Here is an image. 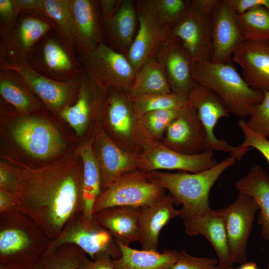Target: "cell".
Wrapping results in <instances>:
<instances>
[{
    "label": "cell",
    "mask_w": 269,
    "mask_h": 269,
    "mask_svg": "<svg viewBox=\"0 0 269 269\" xmlns=\"http://www.w3.org/2000/svg\"><path fill=\"white\" fill-rule=\"evenodd\" d=\"M74 157L42 167H12L16 204L50 238H57L78 208L83 173Z\"/></svg>",
    "instance_id": "1"
},
{
    "label": "cell",
    "mask_w": 269,
    "mask_h": 269,
    "mask_svg": "<svg viewBox=\"0 0 269 269\" xmlns=\"http://www.w3.org/2000/svg\"><path fill=\"white\" fill-rule=\"evenodd\" d=\"M191 68L195 82L215 92L239 120L248 117L250 109L263 99L264 93L251 88L231 63L195 60Z\"/></svg>",
    "instance_id": "2"
},
{
    "label": "cell",
    "mask_w": 269,
    "mask_h": 269,
    "mask_svg": "<svg viewBox=\"0 0 269 269\" xmlns=\"http://www.w3.org/2000/svg\"><path fill=\"white\" fill-rule=\"evenodd\" d=\"M236 159L229 156L206 170L190 173H148L151 181L170 193L174 200L182 205L180 217L196 215L211 209L209 193L221 174L233 165Z\"/></svg>",
    "instance_id": "3"
},
{
    "label": "cell",
    "mask_w": 269,
    "mask_h": 269,
    "mask_svg": "<svg viewBox=\"0 0 269 269\" xmlns=\"http://www.w3.org/2000/svg\"><path fill=\"white\" fill-rule=\"evenodd\" d=\"M219 0H190L187 14L170 29L192 61L212 56V17Z\"/></svg>",
    "instance_id": "4"
},
{
    "label": "cell",
    "mask_w": 269,
    "mask_h": 269,
    "mask_svg": "<svg viewBox=\"0 0 269 269\" xmlns=\"http://www.w3.org/2000/svg\"><path fill=\"white\" fill-rule=\"evenodd\" d=\"M165 191L150 180L148 173H127L101 192L94 204L93 214L116 206H148L164 196Z\"/></svg>",
    "instance_id": "5"
},
{
    "label": "cell",
    "mask_w": 269,
    "mask_h": 269,
    "mask_svg": "<svg viewBox=\"0 0 269 269\" xmlns=\"http://www.w3.org/2000/svg\"><path fill=\"white\" fill-rule=\"evenodd\" d=\"M82 69L107 91L114 90L128 94L136 72L127 56L103 42L82 59Z\"/></svg>",
    "instance_id": "6"
},
{
    "label": "cell",
    "mask_w": 269,
    "mask_h": 269,
    "mask_svg": "<svg viewBox=\"0 0 269 269\" xmlns=\"http://www.w3.org/2000/svg\"><path fill=\"white\" fill-rule=\"evenodd\" d=\"M12 129L17 144L34 158L46 159L60 153L65 144L56 128L46 119L27 116L19 119Z\"/></svg>",
    "instance_id": "7"
},
{
    "label": "cell",
    "mask_w": 269,
    "mask_h": 269,
    "mask_svg": "<svg viewBox=\"0 0 269 269\" xmlns=\"http://www.w3.org/2000/svg\"><path fill=\"white\" fill-rule=\"evenodd\" d=\"M188 102L196 110L198 118L213 145L215 150L230 153V156L239 160L250 150L240 145H230L223 138H218L214 133L218 122L227 118L230 114L223 100L209 88L195 82L187 95Z\"/></svg>",
    "instance_id": "8"
},
{
    "label": "cell",
    "mask_w": 269,
    "mask_h": 269,
    "mask_svg": "<svg viewBox=\"0 0 269 269\" xmlns=\"http://www.w3.org/2000/svg\"><path fill=\"white\" fill-rule=\"evenodd\" d=\"M0 68L16 73L31 91L50 109L54 111H60L64 107L69 105L70 102L79 93V76L77 78L65 81H57L39 73L27 62L12 63L0 61Z\"/></svg>",
    "instance_id": "9"
},
{
    "label": "cell",
    "mask_w": 269,
    "mask_h": 269,
    "mask_svg": "<svg viewBox=\"0 0 269 269\" xmlns=\"http://www.w3.org/2000/svg\"><path fill=\"white\" fill-rule=\"evenodd\" d=\"M50 21L34 14L21 17L10 31L1 36L0 61L27 62L33 48L51 29Z\"/></svg>",
    "instance_id": "10"
},
{
    "label": "cell",
    "mask_w": 269,
    "mask_h": 269,
    "mask_svg": "<svg viewBox=\"0 0 269 269\" xmlns=\"http://www.w3.org/2000/svg\"><path fill=\"white\" fill-rule=\"evenodd\" d=\"M222 210L234 263H245L255 217L259 210L258 205L251 196L239 192L234 202Z\"/></svg>",
    "instance_id": "11"
},
{
    "label": "cell",
    "mask_w": 269,
    "mask_h": 269,
    "mask_svg": "<svg viewBox=\"0 0 269 269\" xmlns=\"http://www.w3.org/2000/svg\"><path fill=\"white\" fill-rule=\"evenodd\" d=\"M46 35L41 39L37 54L29 57L32 61L29 65L42 75L57 81L78 77L81 68L74 57L73 49L62 38Z\"/></svg>",
    "instance_id": "12"
},
{
    "label": "cell",
    "mask_w": 269,
    "mask_h": 269,
    "mask_svg": "<svg viewBox=\"0 0 269 269\" xmlns=\"http://www.w3.org/2000/svg\"><path fill=\"white\" fill-rule=\"evenodd\" d=\"M66 244L77 245L92 260L101 254H108L114 260L121 256L120 249L111 234L95 221L90 222L83 217L81 222L61 232L49 247L47 255Z\"/></svg>",
    "instance_id": "13"
},
{
    "label": "cell",
    "mask_w": 269,
    "mask_h": 269,
    "mask_svg": "<svg viewBox=\"0 0 269 269\" xmlns=\"http://www.w3.org/2000/svg\"><path fill=\"white\" fill-rule=\"evenodd\" d=\"M140 1L137 2L138 5L135 2L137 31L127 56L136 73L145 62L155 56L170 35V29L159 22L146 0Z\"/></svg>",
    "instance_id": "14"
},
{
    "label": "cell",
    "mask_w": 269,
    "mask_h": 269,
    "mask_svg": "<svg viewBox=\"0 0 269 269\" xmlns=\"http://www.w3.org/2000/svg\"><path fill=\"white\" fill-rule=\"evenodd\" d=\"M166 131V141L172 149L188 154L215 150L196 110L188 101Z\"/></svg>",
    "instance_id": "15"
},
{
    "label": "cell",
    "mask_w": 269,
    "mask_h": 269,
    "mask_svg": "<svg viewBox=\"0 0 269 269\" xmlns=\"http://www.w3.org/2000/svg\"><path fill=\"white\" fill-rule=\"evenodd\" d=\"M213 151L188 154L160 144L146 145L139 167L145 172L159 169L180 170L198 173L208 169L218 163L213 158Z\"/></svg>",
    "instance_id": "16"
},
{
    "label": "cell",
    "mask_w": 269,
    "mask_h": 269,
    "mask_svg": "<svg viewBox=\"0 0 269 269\" xmlns=\"http://www.w3.org/2000/svg\"><path fill=\"white\" fill-rule=\"evenodd\" d=\"M74 47L81 59L87 57L103 38L99 1L69 0Z\"/></svg>",
    "instance_id": "17"
},
{
    "label": "cell",
    "mask_w": 269,
    "mask_h": 269,
    "mask_svg": "<svg viewBox=\"0 0 269 269\" xmlns=\"http://www.w3.org/2000/svg\"><path fill=\"white\" fill-rule=\"evenodd\" d=\"M186 233L189 236H204L215 251L218 269H229L234 264L225 228L222 209L211 208L200 214L184 216Z\"/></svg>",
    "instance_id": "18"
},
{
    "label": "cell",
    "mask_w": 269,
    "mask_h": 269,
    "mask_svg": "<svg viewBox=\"0 0 269 269\" xmlns=\"http://www.w3.org/2000/svg\"><path fill=\"white\" fill-rule=\"evenodd\" d=\"M77 99L74 105H67L60 111L61 117L74 129L78 135L85 131L93 113L106 110L108 91L97 84L81 68Z\"/></svg>",
    "instance_id": "19"
},
{
    "label": "cell",
    "mask_w": 269,
    "mask_h": 269,
    "mask_svg": "<svg viewBox=\"0 0 269 269\" xmlns=\"http://www.w3.org/2000/svg\"><path fill=\"white\" fill-rule=\"evenodd\" d=\"M237 15L227 0H219L212 17L211 62L230 63L234 52L244 41Z\"/></svg>",
    "instance_id": "20"
},
{
    "label": "cell",
    "mask_w": 269,
    "mask_h": 269,
    "mask_svg": "<svg viewBox=\"0 0 269 269\" xmlns=\"http://www.w3.org/2000/svg\"><path fill=\"white\" fill-rule=\"evenodd\" d=\"M232 60L240 67L241 75L251 88L269 92V41H244Z\"/></svg>",
    "instance_id": "21"
},
{
    "label": "cell",
    "mask_w": 269,
    "mask_h": 269,
    "mask_svg": "<svg viewBox=\"0 0 269 269\" xmlns=\"http://www.w3.org/2000/svg\"><path fill=\"white\" fill-rule=\"evenodd\" d=\"M155 57L164 68L171 91L188 95L195 83L192 60L180 41L170 35Z\"/></svg>",
    "instance_id": "22"
},
{
    "label": "cell",
    "mask_w": 269,
    "mask_h": 269,
    "mask_svg": "<svg viewBox=\"0 0 269 269\" xmlns=\"http://www.w3.org/2000/svg\"><path fill=\"white\" fill-rule=\"evenodd\" d=\"M174 201L172 197L164 195L152 204L140 208L138 241L141 249L157 251L160 231L171 220L180 216V209L174 207Z\"/></svg>",
    "instance_id": "23"
},
{
    "label": "cell",
    "mask_w": 269,
    "mask_h": 269,
    "mask_svg": "<svg viewBox=\"0 0 269 269\" xmlns=\"http://www.w3.org/2000/svg\"><path fill=\"white\" fill-rule=\"evenodd\" d=\"M97 149L101 187L104 190L119 177L139 166L134 156L121 149L104 133L99 135Z\"/></svg>",
    "instance_id": "24"
},
{
    "label": "cell",
    "mask_w": 269,
    "mask_h": 269,
    "mask_svg": "<svg viewBox=\"0 0 269 269\" xmlns=\"http://www.w3.org/2000/svg\"><path fill=\"white\" fill-rule=\"evenodd\" d=\"M140 208L116 206L93 214L95 222L106 229L116 242L130 246L138 241V219Z\"/></svg>",
    "instance_id": "25"
},
{
    "label": "cell",
    "mask_w": 269,
    "mask_h": 269,
    "mask_svg": "<svg viewBox=\"0 0 269 269\" xmlns=\"http://www.w3.org/2000/svg\"><path fill=\"white\" fill-rule=\"evenodd\" d=\"M235 188L256 201L259 208L258 224L264 239L269 241V174L261 166L254 165L236 182Z\"/></svg>",
    "instance_id": "26"
},
{
    "label": "cell",
    "mask_w": 269,
    "mask_h": 269,
    "mask_svg": "<svg viewBox=\"0 0 269 269\" xmlns=\"http://www.w3.org/2000/svg\"><path fill=\"white\" fill-rule=\"evenodd\" d=\"M121 256L113 259L115 269H171L177 261L178 252L165 249L158 251L136 250L116 242Z\"/></svg>",
    "instance_id": "27"
},
{
    "label": "cell",
    "mask_w": 269,
    "mask_h": 269,
    "mask_svg": "<svg viewBox=\"0 0 269 269\" xmlns=\"http://www.w3.org/2000/svg\"><path fill=\"white\" fill-rule=\"evenodd\" d=\"M79 155L83 163L81 211L83 217L93 222L94 205L102 192L100 167L90 142L80 147Z\"/></svg>",
    "instance_id": "28"
},
{
    "label": "cell",
    "mask_w": 269,
    "mask_h": 269,
    "mask_svg": "<svg viewBox=\"0 0 269 269\" xmlns=\"http://www.w3.org/2000/svg\"><path fill=\"white\" fill-rule=\"evenodd\" d=\"M104 23L110 36L127 56L138 28L135 2L122 0L114 15Z\"/></svg>",
    "instance_id": "29"
},
{
    "label": "cell",
    "mask_w": 269,
    "mask_h": 269,
    "mask_svg": "<svg viewBox=\"0 0 269 269\" xmlns=\"http://www.w3.org/2000/svg\"><path fill=\"white\" fill-rule=\"evenodd\" d=\"M171 92L164 68L154 56L145 62L139 69L128 94L134 100Z\"/></svg>",
    "instance_id": "30"
},
{
    "label": "cell",
    "mask_w": 269,
    "mask_h": 269,
    "mask_svg": "<svg viewBox=\"0 0 269 269\" xmlns=\"http://www.w3.org/2000/svg\"><path fill=\"white\" fill-rule=\"evenodd\" d=\"M29 90L30 89L16 73L0 69V95L20 113H27L39 107Z\"/></svg>",
    "instance_id": "31"
},
{
    "label": "cell",
    "mask_w": 269,
    "mask_h": 269,
    "mask_svg": "<svg viewBox=\"0 0 269 269\" xmlns=\"http://www.w3.org/2000/svg\"><path fill=\"white\" fill-rule=\"evenodd\" d=\"M109 122L113 130L122 137L132 133L134 117L133 101L128 94L119 91H108L107 109Z\"/></svg>",
    "instance_id": "32"
},
{
    "label": "cell",
    "mask_w": 269,
    "mask_h": 269,
    "mask_svg": "<svg viewBox=\"0 0 269 269\" xmlns=\"http://www.w3.org/2000/svg\"><path fill=\"white\" fill-rule=\"evenodd\" d=\"M238 25L244 41H269V9L261 5L238 14Z\"/></svg>",
    "instance_id": "33"
},
{
    "label": "cell",
    "mask_w": 269,
    "mask_h": 269,
    "mask_svg": "<svg viewBox=\"0 0 269 269\" xmlns=\"http://www.w3.org/2000/svg\"><path fill=\"white\" fill-rule=\"evenodd\" d=\"M41 13L53 22L58 35L73 49L75 47L69 0H42Z\"/></svg>",
    "instance_id": "34"
},
{
    "label": "cell",
    "mask_w": 269,
    "mask_h": 269,
    "mask_svg": "<svg viewBox=\"0 0 269 269\" xmlns=\"http://www.w3.org/2000/svg\"><path fill=\"white\" fill-rule=\"evenodd\" d=\"M135 115L138 118L148 112L176 110L184 107L187 103V95L173 92L145 96L132 100Z\"/></svg>",
    "instance_id": "35"
},
{
    "label": "cell",
    "mask_w": 269,
    "mask_h": 269,
    "mask_svg": "<svg viewBox=\"0 0 269 269\" xmlns=\"http://www.w3.org/2000/svg\"><path fill=\"white\" fill-rule=\"evenodd\" d=\"M156 18L162 25L171 29L188 12V0H146Z\"/></svg>",
    "instance_id": "36"
},
{
    "label": "cell",
    "mask_w": 269,
    "mask_h": 269,
    "mask_svg": "<svg viewBox=\"0 0 269 269\" xmlns=\"http://www.w3.org/2000/svg\"><path fill=\"white\" fill-rule=\"evenodd\" d=\"M182 108L148 112L140 117L139 119L149 134L158 137L163 134L170 124L179 115Z\"/></svg>",
    "instance_id": "37"
},
{
    "label": "cell",
    "mask_w": 269,
    "mask_h": 269,
    "mask_svg": "<svg viewBox=\"0 0 269 269\" xmlns=\"http://www.w3.org/2000/svg\"><path fill=\"white\" fill-rule=\"evenodd\" d=\"M262 101L250 110L248 127L269 139V92H264Z\"/></svg>",
    "instance_id": "38"
},
{
    "label": "cell",
    "mask_w": 269,
    "mask_h": 269,
    "mask_svg": "<svg viewBox=\"0 0 269 269\" xmlns=\"http://www.w3.org/2000/svg\"><path fill=\"white\" fill-rule=\"evenodd\" d=\"M30 239L22 230L7 229L0 233V254L6 256L18 253L28 247Z\"/></svg>",
    "instance_id": "39"
},
{
    "label": "cell",
    "mask_w": 269,
    "mask_h": 269,
    "mask_svg": "<svg viewBox=\"0 0 269 269\" xmlns=\"http://www.w3.org/2000/svg\"><path fill=\"white\" fill-rule=\"evenodd\" d=\"M83 256L75 249L52 252L46 256L44 269H78Z\"/></svg>",
    "instance_id": "40"
},
{
    "label": "cell",
    "mask_w": 269,
    "mask_h": 269,
    "mask_svg": "<svg viewBox=\"0 0 269 269\" xmlns=\"http://www.w3.org/2000/svg\"><path fill=\"white\" fill-rule=\"evenodd\" d=\"M238 125L244 137L240 145L243 147H252L257 150L266 159L269 167V139L250 129L245 120H239Z\"/></svg>",
    "instance_id": "41"
},
{
    "label": "cell",
    "mask_w": 269,
    "mask_h": 269,
    "mask_svg": "<svg viewBox=\"0 0 269 269\" xmlns=\"http://www.w3.org/2000/svg\"><path fill=\"white\" fill-rule=\"evenodd\" d=\"M171 269H218V260L193 256L182 250L178 252L177 261Z\"/></svg>",
    "instance_id": "42"
},
{
    "label": "cell",
    "mask_w": 269,
    "mask_h": 269,
    "mask_svg": "<svg viewBox=\"0 0 269 269\" xmlns=\"http://www.w3.org/2000/svg\"><path fill=\"white\" fill-rule=\"evenodd\" d=\"M14 0H0V23L1 36L9 32L14 27L18 14Z\"/></svg>",
    "instance_id": "43"
},
{
    "label": "cell",
    "mask_w": 269,
    "mask_h": 269,
    "mask_svg": "<svg viewBox=\"0 0 269 269\" xmlns=\"http://www.w3.org/2000/svg\"><path fill=\"white\" fill-rule=\"evenodd\" d=\"M111 257L108 254H101L90 260L84 255L78 269H115Z\"/></svg>",
    "instance_id": "44"
},
{
    "label": "cell",
    "mask_w": 269,
    "mask_h": 269,
    "mask_svg": "<svg viewBox=\"0 0 269 269\" xmlns=\"http://www.w3.org/2000/svg\"><path fill=\"white\" fill-rule=\"evenodd\" d=\"M228 1L238 14L258 5L264 6L269 9V0H228Z\"/></svg>",
    "instance_id": "45"
},
{
    "label": "cell",
    "mask_w": 269,
    "mask_h": 269,
    "mask_svg": "<svg viewBox=\"0 0 269 269\" xmlns=\"http://www.w3.org/2000/svg\"><path fill=\"white\" fill-rule=\"evenodd\" d=\"M15 178L10 168L0 164V190L7 193L8 191H13L15 186Z\"/></svg>",
    "instance_id": "46"
},
{
    "label": "cell",
    "mask_w": 269,
    "mask_h": 269,
    "mask_svg": "<svg viewBox=\"0 0 269 269\" xmlns=\"http://www.w3.org/2000/svg\"><path fill=\"white\" fill-rule=\"evenodd\" d=\"M122 0H99L102 22L105 23L115 13Z\"/></svg>",
    "instance_id": "47"
},
{
    "label": "cell",
    "mask_w": 269,
    "mask_h": 269,
    "mask_svg": "<svg viewBox=\"0 0 269 269\" xmlns=\"http://www.w3.org/2000/svg\"><path fill=\"white\" fill-rule=\"evenodd\" d=\"M20 13L22 10H34L41 13L42 0H14Z\"/></svg>",
    "instance_id": "48"
},
{
    "label": "cell",
    "mask_w": 269,
    "mask_h": 269,
    "mask_svg": "<svg viewBox=\"0 0 269 269\" xmlns=\"http://www.w3.org/2000/svg\"><path fill=\"white\" fill-rule=\"evenodd\" d=\"M16 204L15 200L11 195L3 191H0V210L5 211Z\"/></svg>",
    "instance_id": "49"
},
{
    "label": "cell",
    "mask_w": 269,
    "mask_h": 269,
    "mask_svg": "<svg viewBox=\"0 0 269 269\" xmlns=\"http://www.w3.org/2000/svg\"><path fill=\"white\" fill-rule=\"evenodd\" d=\"M45 261V258L30 267L18 269H44ZM2 267H3L4 269H13L6 267H4L3 266Z\"/></svg>",
    "instance_id": "50"
},
{
    "label": "cell",
    "mask_w": 269,
    "mask_h": 269,
    "mask_svg": "<svg viewBox=\"0 0 269 269\" xmlns=\"http://www.w3.org/2000/svg\"><path fill=\"white\" fill-rule=\"evenodd\" d=\"M238 269H258L257 264L254 262H246L242 264Z\"/></svg>",
    "instance_id": "51"
},
{
    "label": "cell",
    "mask_w": 269,
    "mask_h": 269,
    "mask_svg": "<svg viewBox=\"0 0 269 269\" xmlns=\"http://www.w3.org/2000/svg\"><path fill=\"white\" fill-rule=\"evenodd\" d=\"M229 269H234L233 267H232V268H229Z\"/></svg>",
    "instance_id": "52"
},
{
    "label": "cell",
    "mask_w": 269,
    "mask_h": 269,
    "mask_svg": "<svg viewBox=\"0 0 269 269\" xmlns=\"http://www.w3.org/2000/svg\"><path fill=\"white\" fill-rule=\"evenodd\" d=\"M267 269H269V264L268 265V267H267Z\"/></svg>",
    "instance_id": "53"
}]
</instances>
